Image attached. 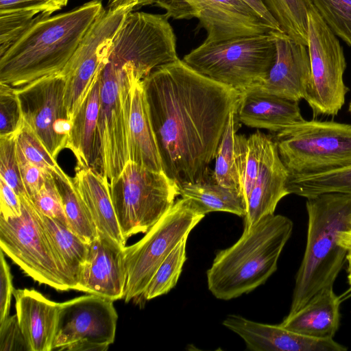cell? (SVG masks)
<instances>
[{
  "mask_svg": "<svg viewBox=\"0 0 351 351\" xmlns=\"http://www.w3.org/2000/svg\"><path fill=\"white\" fill-rule=\"evenodd\" d=\"M163 171L179 189L210 170L241 93L178 60L143 80Z\"/></svg>",
  "mask_w": 351,
  "mask_h": 351,
  "instance_id": "cell-1",
  "label": "cell"
},
{
  "mask_svg": "<svg viewBox=\"0 0 351 351\" xmlns=\"http://www.w3.org/2000/svg\"><path fill=\"white\" fill-rule=\"evenodd\" d=\"M104 10L101 0H91L66 12L38 14L0 56V82L18 88L59 74Z\"/></svg>",
  "mask_w": 351,
  "mask_h": 351,
  "instance_id": "cell-2",
  "label": "cell"
},
{
  "mask_svg": "<svg viewBox=\"0 0 351 351\" xmlns=\"http://www.w3.org/2000/svg\"><path fill=\"white\" fill-rule=\"evenodd\" d=\"M147 76L136 47L123 31H118L99 72L100 169L109 184L117 180L130 160L132 90L135 84Z\"/></svg>",
  "mask_w": 351,
  "mask_h": 351,
  "instance_id": "cell-3",
  "label": "cell"
},
{
  "mask_svg": "<svg viewBox=\"0 0 351 351\" xmlns=\"http://www.w3.org/2000/svg\"><path fill=\"white\" fill-rule=\"evenodd\" d=\"M306 199V244L289 314L322 289L333 287L348 254L343 240L345 232L351 229V195L325 193Z\"/></svg>",
  "mask_w": 351,
  "mask_h": 351,
  "instance_id": "cell-4",
  "label": "cell"
},
{
  "mask_svg": "<svg viewBox=\"0 0 351 351\" xmlns=\"http://www.w3.org/2000/svg\"><path fill=\"white\" fill-rule=\"evenodd\" d=\"M293 226L288 217L273 214L243 228L236 243L216 254L207 270L210 293L217 299L230 300L263 285L276 271Z\"/></svg>",
  "mask_w": 351,
  "mask_h": 351,
  "instance_id": "cell-5",
  "label": "cell"
},
{
  "mask_svg": "<svg viewBox=\"0 0 351 351\" xmlns=\"http://www.w3.org/2000/svg\"><path fill=\"white\" fill-rule=\"evenodd\" d=\"M275 58V43L268 32L202 43L182 60L197 73L243 93L266 80Z\"/></svg>",
  "mask_w": 351,
  "mask_h": 351,
  "instance_id": "cell-6",
  "label": "cell"
},
{
  "mask_svg": "<svg viewBox=\"0 0 351 351\" xmlns=\"http://www.w3.org/2000/svg\"><path fill=\"white\" fill-rule=\"evenodd\" d=\"M289 176L324 173L351 165V125L302 120L274 138Z\"/></svg>",
  "mask_w": 351,
  "mask_h": 351,
  "instance_id": "cell-7",
  "label": "cell"
},
{
  "mask_svg": "<svg viewBox=\"0 0 351 351\" xmlns=\"http://www.w3.org/2000/svg\"><path fill=\"white\" fill-rule=\"evenodd\" d=\"M21 214L0 216V247L23 272L58 291L73 285L49 241L38 210L27 195H21Z\"/></svg>",
  "mask_w": 351,
  "mask_h": 351,
  "instance_id": "cell-8",
  "label": "cell"
},
{
  "mask_svg": "<svg viewBox=\"0 0 351 351\" xmlns=\"http://www.w3.org/2000/svg\"><path fill=\"white\" fill-rule=\"evenodd\" d=\"M112 204L121 233L127 240L146 233L174 204L179 187L165 172L131 161L110 184Z\"/></svg>",
  "mask_w": 351,
  "mask_h": 351,
  "instance_id": "cell-9",
  "label": "cell"
},
{
  "mask_svg": "<svg viewBox=\"0 0 351 351\" xmlns=\"http://www.w3.org/2000/svg\"><path fill=\"white\" fill-rule=\"evenodd\" d=\"M205 215L191 199L179 198L141 239L124 247L125 302L142 296L163 260Z\"/></svg>",
  "mask_w": 351,
  "mask_h": 351,
  "instance_id": "cell-10",
  "label": "cell"
},
{
  "mask_svg": "<svg viewBox=\"0 0 351 351\" xmlns=\"http://www.w3.org/2000/svg\"><path fill=\"white\" fill-rule=\"evenodd\" d=\"M307 48L311 76L304 99L315 117L337 115L349 90L343 77L346 62L339 40L315 7L308 12Z\"/></svg>",
  "mask_w": 351,
  "mask_h": 351,
  "instance_id": "cell-11",
  "label": "cell"
},
{
  "mask_svg": "<svg viewBox=\"0 0 351 351\" xmlns=\"http://www.w3.org/2000/svg\"><path fill=\"white\" fill-rule=\"evenodd\" d=\"M113 302L89 294L59 303L51 350H107L118 319Z\"/></svg>",
  "mask_w": 351,
  "mask_h": 351,
  "instance_id": "cell-12",
  "label": "cell"
},
{
  "mask_svg": "<svg viewBox=\"0 0 351 351\" xmlns=\"http://www.w3.org/2000/svg\"><path fill=\"white\" fill-rule=\"evenodd\" d=\"M134 10L132 5L104 10L60 73L65 80V104L72 121L105 63L117 32Z\"/></svg>",
  "mask_w": 351,
  "mask_h": 351,
  "instance_id": "cell-13",
  "label": "cell"
},
{
  "mask_svg": "<svg viewBox=\"0 0 351 351\" xmlns=\"http://www.w3.org/2000/svg\"><path fill=\"white\" fill-rule=\"evenodd\" d=\"M156 5L166 10L167 18L197 19L207 33L204 43L274 29L243 0H161Z\"/></svg>",
  "mask_w": 351,
  "mask_h": 351,
  "instance_id": "cell-14",
  "label": "cell"
},
{
  "mask_svg": "<svg viewBox=\"0 0 351 351\" xmlns=\"http://www.w3.org/2000/svg\"><path fill=\"white\" fill-rule=\"evenodd\" d=\"M15 90L24 121L56 159L66 148L73 125L65 104L64 77H44Z\"/></svg>",
  "mask_w": 351,
  "mask_h": 351,
  "instance_id": "cell-15",
  "label": "cell"
},
{
  "mask_svg": "<svg viewBox=\"0 0 351 351\" xmlns=\"http://www.w3.org/2000/svg\"><path fill=\"white\" fill-rule=\"evenodd\" d=\"M124 247L97 232L74 290L112 301L123 299L127 282Z\"/></svg>",
  "mask_w": 351,
  "mask_h": 351,
  "instance_id": "cell-16",
  "label": "cell"
},
{
  "mask_svg": "<svg viewBox=\"0 0 351 351\" xmlns=\"http://www.w3.org/2000/svg\"><path fill=\"white\" fill-rule=\"evenodd\" d=\"M269 33L276 45L275 60L266 80L253 88L299 102L304 99L311 76L307 46L282 29H273Z\"/></svg>",
  "mask_w": 351,
  "mask_h": 351,
  "instance_id": "cell-17",
  "label": "cell"
},
{
  "mask_svg": "<svg viewBox=\"0 0 351 351\" xmlns=\"http://www.w3.org/2000/svg\"><path fill=\"white\" fill-rule=\"evenodd\" d=\"M222 324L238 335L247 348L254 351H346L347 348L333 338L319 339L306 336L272 325L229 315Z\"/></svg>",
  "mask_w": 351,
  "mask_h": 351,
  "instance_id": "cell-18",
  "label": "cell"
},
{
  "mask_svg": "<svg viewBox=\"0 0 351 351\" xmlns=\"http://www.w3.org/2000/svg\"><path fill=\"white\" fill-rule=\"evenodd\" d=\"M289 176L276 143L269 136L258 176L246 200L243 228L253 226L265 216L274 214L280 199L289 194L287 189Z\"/></svg>",
  "mask_w": 351,
  "mask_h": 351,
  "instance_id": "cell-19",
  "label": "cell"
},
{
  "mask_svg": "<svg viewBox=\"0 0 351 351\" xmlns=\"http://www.w3.org/2000/svg\"><path fill=\"white\" fill-rule=\"evenodd\" d=\"M16 314L29 351H51L59 303L35 289H14Z\"/></svg>",
  "mask_w": 351,
  "mask_h": 351,
  "instance_id": "cell-20",
  "label": "cell"
},
{
  "mask_svg": "<svg viewBox=\"0 0 351 351\" xmlns=\"http://www.w3.org/2000/svg\"><path fill=\"white\" fill-rule=\"evenodd\" d=\"M235 117L248 127L275 133L304 120L298 101L255 88L241 93Z\"/></svg>",
  "mask_w": 351,
  "mask_h": 351,
  "instance_id": "cell-21",
  "label": "cell"
},
{
  "mask_svg": "<svg viewBox=\"0 0 351 351\" xmlns=\"http://www.w3.org/2000/svg\"><path fill=\"white\" fill-rule=\"evenodd\" d=\"M100 91L101 80L99 73L73 117L66 144V148L71 150L77 160V169H96L97 166L101 167L99 129Z\"/></svg>",
  "mask_w": 351,
  "mask_h": 351,
  "instance_id": "cell-22",
  "label": "cell"
},
{
  "mask_svg": "<svg viewBox=\"0 0 351 351\" xmlns=\"http://www.w3.org/2000/svg\"><path fill=\"white\" fill-rule=\"evenodd\" d=\"M72 180L88 209L97 232L125 247L127 240L121 231L108 179L96 169L75 168Z\"/></svg>",
  "mask_w": 351,
  "mask_h": 351,
  "instance_id": "cell-23",
  "label": "cell"
},
{
  "mask_svg": "<svg viewBox=\"0 0 351 351\" xmlns=\"http://www.w3.org/2000/svg\"><path fill=\"white\" fill-rule=\"evenodd\" d=\"M341 302L333 287H326L298 311L288 314L279 324L306 336L333 338L339 326Z\"/></svg>",
  "mask_w": 351,
  "mask_h": 351,
  "instance_id": "cell-24",
  "label": "cell"
},
{
  "mask_svg": "<svg viewBox=\"0 0 351 351\" xmlns=\"http://www.w3.org/2000/svg\"><path fill=\"white\" fill-rule=\"evenodd\" d=\"M129 157L130 160L140 166L155 171H163L143 80L138 81L132 90L130 115Z\"/></svg>",
  "mask_w": 351,
  "mask_h": 351,
  "instance_id": "cell-25",
  "label": "cell"
},
{
  "mask_svg": "<svg viewBox=\"0 0 351 351\" xmlns=\"http://www.w3.org/2000/svg\"><path fill=\"white\" fill-rule=\"evenodd\" d=\"M180 196L191 199L205 215L215 211L227 212L243 217L247 207L242 193L217 182L210 169L200 181L179 189Z\"/></svg>",
  "mask_w": 351,
  "mask_h": 351,
  "instance_id": "cell-26",
  "label": "cell"
},
{
  "mask_svg": "<svg viewBox=\"0 0 351 351\" xmlns=\"http://www.w3.org/2000/svg\"><path fill=\"white\" fill-rule=\"evenodd\" d=\"M39 213L49 241L73 283L74 290L87 258L89 243L59 221Z\"/></svg>",
  "mask_w": 351,
  "mask_h": 351,
  "instance_id": "cell-27",
  "label": "cell"
},
{
  "mask_svg": "<svg viewBox=\"0 0 351 351\" xmlns=\"http://www.w3.org/2000/svg\"><path fill=\"white\" fill-rule=\"evenodd\" d=\"M269 138V136L259 130L248 138L242 134L235 135L236 165L245 203L258 176Z\"/></svg>",
  "mask_w": 351,
  "mask_h": 351,
  "instance_id": "cell-28",
  "label": "cell"
},
{
  "mask_svg": "<svg viewBox=\"0 0 351 351\" xmlns=\"http://www.w3.org/2000/svg\"><path fill=\"white\" fill-rule=\"evenodd\" d=\"M287 189L289 194L309 197L325 193L351 195V165L307 176H289Z\"/></svg>",
  "mask_w": 351,
  "mask_h": 351,
  "instance_id": "cell-29",
  "label": "cell"
},
{
  "mask_svg": "<svg viewBox=\"0 0 351 351\" xmlns=\"http://www.w3.org/2000/svg\"><path fill=\"white\" fill-rule=\"evenodd\" d=\"M53 176L62 199L68 228L90 243L97 236V231L72 178L66 173Z\"/></svg>",
  "mask_w": 351,
  "mask_h": 351,
  "instance_id": "cell-30",
  "label": "cell"
},
{
  "mask_svg": "<svg viewBox=\"0 0 351 351\" xmlns=\"http://www.w3.org/2000/svg\"><path fill=\"white\" fill-rule=\"evenodd\" d=\"M281 29L297 42L307 46L308 12L312 0H263Z\"/></svg>",
  "mask_w": 351,
  "mask_h": 351,
  "instance_id": "cell-31",
  "label": "cell"
},
{
  "mask_svg": "<svg viewBox=\"0 0 351 351\" xmlns=\"http://www.w3.org/2000/svg\"><path fill=\"white\" fill-rule=\"evenodd\" d=\"M187 238L182 239L159 265L141 296L145 300L166 294L175 287L186 259Z\"/></svg>",
  "mask_w": 351,
  "mask_h": 351,
  "instance_id": "cell-32",
  "label": "cell"
},
{
  "mask_svg": "<svg viewBox=\"0 0 351 351\" xmlns=\"http://www.w3.org/2000/svg\"><path fill=\"white\" fill-rule=\"evenodd\" d=\"M236 110L237 108L232 111L229 116L225 132L218 146L215 156L213 176L220 184L237 189L242 193L237 169L234 152Z\"/></svg>",
  "mask_w": 351,
  "mask_h": 351,
  "instance_id": "cell-33",
  "label": "cell"
},
{
  "mask_svg": "<svg viewBox=\"0 0 351 351\" xmlns=\"http://www.w3.org/2000/svg\"><path fill=\"white\" fill-rule=\"evenodd\" d=\"M16 144L25 158L34 165L53 176H63L65 173L31 128L24 121L18 131Z\"/></svg>",
  "mask_w": 351,
  "mask_h": 351,
  "instance_id": "cell-34",
  "label": "cell"
},
{
  "mask_svg": "<svg viewBox=\"0 0 351 351\" xmlns=\"http://www.w3.org/2000/svg\"><path fill=\"white\" fill-rule=\"evenodd\" d=\"M336 36L351 47V0H312Z\"/></svg>",
  "mask_w": 351,
  "mask_h": 351,
  "instance_id": "cell-35",
  "label": "cell"
},
{
  "mask_svg": "<svg viewBox=\"0 0 351 351\" xmlns=\"http://www.w3.org/2000/svg\"><path fill=\"white\" fill-rule=\"evenodd\" d=\"M17 132L0 136V178L5 181L19 196L27 195L20 175L16 156Z\"/></svg>",
  "mask_w": 351,
  "mask_h": 351,
  "instance_id": "cell-36",
  "label": "cell"
},
{
  "mask_svg": "<svg viewBox=\"0 0 351 351\" xmlns=\"http://www.w3.org/2000/svg\"><path fill=\"white\" fill-rule=\"evenodd\" d=\"M23 123L15 88L0 82V136L16 133Z\"/></svg>",
  "mask_w": 351,
  "mask_h": 351,
  "instance_id": "cell-37",
  "label": "cell"
},
{
  "mask_svg": "<svg viewBox=\"0 0 351 351\" xmlns=\"http://www.w3.org/2000/svg\"><path fill=\"white\" fill-rule=\"evenodd\" d=\"M37 15L25 10L0 12V56L20 37Z\"/></svg>",
  "mask_w": 351,
  "mask_h": 351,
  "instance_id": "cell-38",
  "label": "cell"
},
{
  "mask_svg": "<svg viewBox=\"0 0 351 351\" xmlns=\"http://www.w3.org/2000/svg\"><path fill=\"white\" fill-rule=\"evenodd\" d=\"M30 199L42 215L56 219L68 227L62 199L53 175L47 176L40 191Z\"/></svg>",
  "mask_w": 351,
  "mask_h": 351,
  "instance_id": "cell-39",
  "label": "cell"
},
{
  "mask_svg": "<svg viewBox=\"0 0 351 351\" xmlns=\"http://www.w3.org/2000/svg\"><path fill=\"white\" fill-rule=\"evenodd\" d=\"M0 351H29L16 313L0 323Z\"/></svg>",
  "mask_w": 351,
  "mask_h": 351,
  "instance_id": "cell-40",
  "label": "cell"
},
{
  "mask_svg": "<svg viewBox=\"0 0 351 351\" xmlns=\"http://www.w3.org/2000/svg\"><path fill=\"white\" fill-rule=\"evenodd\" d=\"M16 156L24 187L29 197L32 198L40 191L47 176L51 173L29 161L17 144Z\"/></svg>",
  "mask_w": 351,
  "mask_h": 351,
  "instance_id": "cell-41",
  "label": "cell"
},
{
  "mask_svg": "<svg viewBox=\"0 0 351 351\" xmlns=\"http://www.w3.org/2000/svg\"><path fill=\"white\" fill-rule=\"evenodd\" d=\"M69 0H0V12L30 11L39 14L51 15L62 10Z\"/></svg>",
  "mask_w": 351,
  "mask_h": 351,
  "instance_id": "cell-42",
  "label": "cell"
},
{
  "mask_svg": "<svg viewBox=\"0 0 351 351\" xmlns=\"http://www.w3.org/2000/svg\"><path fill=\"white\" fill-rule=\"evenodd\" d=\"M12 276L4 252H0V323L10 314L12 295L14 293Z\"/></svg>",
  "mask_w": 351,
  "mask_h": 351,
  "instance_id": "cell-43",
  "label": "cell"
},
{
  "mask_svg": "<svg viewBox=\"0 0 351 351\" xmlns=\"http://www.w3.org/2000/svg\"><path fill=\"white\" fill-rule=\"evenodd\" d=\"M21 214L20 197L5 181L0 178V216L5 218Z\"/></svg>",
  "mask_w": 351,
  "mask_h": 351,
  "instance_id": "cell-44",
  "label": "cell"
},
{
  "mask_svg": "<svg viewBox=\"0 0 351 351\" xmlns=\"http://www.w3.org/2000/svg\"><path fill=\"white\" fill-rule=\"evenodd\" d=\"M251 7L263 19L268 23L275 30H281V27L270 13L263 0H243Z\"/></svg>",
  "mask_w": 351,
  "mask_h": 351,
  "instance_id": "cell-45",
  "label": "cell"
},
{
  "mask_svg": "<svg viewBox=\"0 0 351 351\" xmlns=\"http://www.w3.org/2000/svg\"><path fill=\"white\" fill-rule=\"evenodd\" d=\"M161 0H107L108 9H117L132 5L134 9L141 6L156 4Z\"/></svg>",
  "mask_w": 351,
  "mask_h": 351,
  "instance_id": "cell-46",
  "label": "cell"
},
{
  "mask_svg": "<svg viewBox=\"0 0 351 351\" xmlns=\"http://www.w3.org/2000/svg\"><path fill=\"white\" fill-rule=\"evenodd\" d=\"M344 243L348 252H351V229L345 232Z\"/></svg>",
  "mask_w": 351,
  "mask_h": 351,
  "instance_id": "cell-47",
  "label": "cell"
},
{
  "mask_svg": "<svg viewBox=\"0 0 351 351\" xmlns=\"http://www.w3.org/2000/svg\"><path fill=\"white\" fill-rule=\"evenodd\" d=\"M347 261L348 263V282L351 287V252H348L347 256Z\"/></svg>",
  "mask_w": 351,
  "mask_h": 351,
  "instance_id": "cell-48",
  "label": "cell"
},
{
  "mask_svg": "<svg viewBox=\"0 0 351 351\" xmlns=\"http://www.w3.org/2000/svg\"><path fill=\"white\" fill-rule=\"evenodd\" d=\"M348 112H349L350 114L351 115V101L350 102L349 106H348Z\"/></svg>",
  "mask_w": 351,
  "mask_h": 351,
  "instance_id": "cell-49",
  "label": "cell"
}]
</instances>
